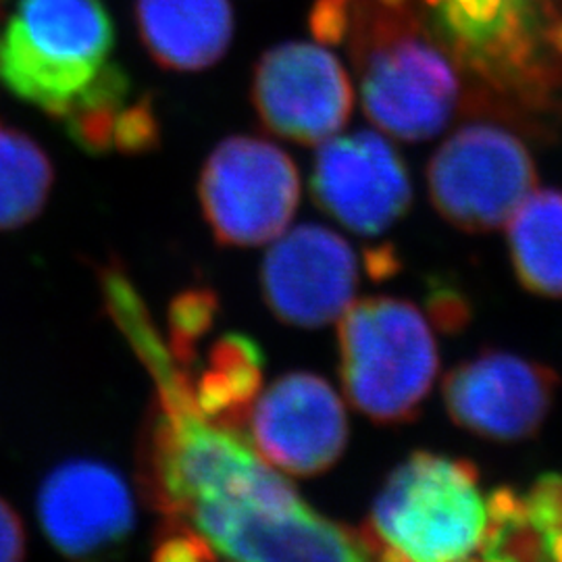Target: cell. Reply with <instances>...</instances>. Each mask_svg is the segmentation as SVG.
<instances>
[{
	"instance_id": "cell-26",
	"label": "cell",
	"mask_w": 562,
	"mask_h": 562,
	"mask_svg": "<svg viewBox=\"0 0 562 562\" xmlns=\"http://www.w3.org/2000/svg\"><path fill=\"white\" fill-rule=\"evenodd\" d=\"M548 46L552 48V53L562 60V15L552 23V27L548 30Z\"/></svg>"
},
{
	"instance_id": "cell-11",
	"label": "cell",
	"mask_w": 562,
	"mask_h": 562,
	"mask_svg": "<svg viewBox=\"0 0 562 562\" xmlns=\"http://www.w3.org/2000/svg\"><path fill=\"white\" fill-rule=\"evenodd\" d=\"M259 278L262 301L281 323L317 329L357 301L361 261L340 234L304 223L273 240Z\"/></svg>"
},
{
	"instance_id": "cell-18",
	"label": "cell",
	"mask_w": 562,
	"mask_h": 562,
	"mask_svg": "<svg viewBox=\"0 0 562 562\" xmlns=\"http://www.w3.org/2000/svg\"><path fill=\"white\" fill-rule=\"evenodd\" d=\"M55 183V169L38 142L0 123V232L34 222Z\"/></svg>"
},
{
	"instance_id": "cell-2",
	"label": "cell",
	"mask_w": 562,
	"mask_h": 562,
	"mask_svg": "<svg viewBox=\"0 0 562 562\" xmlns=\"http://www.w3.org/2000/svg\"><path fill=\"white\" fill-rule=\"evenodd\" d=\"M346 44L362 111L401 142L431 140L457 115L461 71L415 13L413 0H352Z\"/></svg>"
},
{
	"instance_id": "cell-8",
	"label": "cell",
	"mask_w": 562,
	"mask_h": 562,
	"mask_svg": "<svg viewBox=\"0 0 562 562\" xmlns=\"http://www.w3.org/2000/svg\"><path fill=\"white\" fill-rule=\"evenodd\" d=\"M301 173L273 142L232 136L206 157L199 178L204 222L223 246L252 248L276 240L294 220Z\"/></svg>"
},
{
	"instance_id": "cell-5",
	"label": "cell",
	"mask_w": 562,
	"mask_h": 562,
	"mask_svg": "<svg viewBox=\"0 0 562 562\" xmlns=\"http://www.w3.org/2000/svg\"><path fill=\"white\" fill-rule=\"evenodd\" d=\"M477 464L417 450L383 482L359 531L369 559L471 561L480 552L485 501Z\"/></svg>"
},
{
	"instance_id": "cell-21",
	"label": "cell",
	"mask_w": 562,
	"mask_h": 562,
	"mask_svg": "<svg viewBox=\"0 0 562 562\" xmlns=\"http://www.w3.org/2000/svg\"><path fill=\"white\" fill-rule=\"evenodd\" d=\"M425 311L434 327L446 336H459L473 322V304L454 280H429Z\"/></svg>"
},
{
	"instance_id": "cell-16",
	"label": "cell",
	"mask_w": 562,
	"mask_h": 562,
	"mask_svg": "<svg viewBox=\"0 0 562 562\" xmlns=\"http://www.w3.org/2000/svg\"><path fill=\"white\" fill-rule=\"evenodd\" d=\"M506 238L522 288L562 301V190H533L506 222Z\"/></svg>"
},
{
	"instance_id": "cell-25",
	"label": "cell",
	"mask_w": 562,
	"mask_h": 562,
	"mask_svg": "<svg viewBox=\"0 0 562 562\" xmlns=\"http://www.w3.org/2000/svg\"><path fill=\"white\" fill-rule=\"evenodd\" d=\"M546 559L562 562V529L546 533Z\"/></svg>"
},
{
	"instance_id": "cell-1",
	"label": "cell",
	"mask_w": 562,
	"mask_h": 562,
	"mask_svg": "<svg viewBox=\"0 0 562 562\" xmlns=\"http://www.w3.org/2000/svg\"><path fill=\"white\" fill-rule=\"evenodd\" d=\"M157 402L140 446V483L162 521L190 525L236 561H364L359 533L302 501L244 431L196 408L190 371L159 331L134 344Z\"/></svg>"
},
{
	"instance_id": "cell-12",
	"label": "cell",
	"mask_w": 562,
	"mask_h": 562,
	"mask_svg": "<svg viewBox=\"0 0 562 562\" xmlns=\"http://www.w3.org/2000/svg\"><path fill=\"white\" fill-rule=\"evenodd\" d=\"M311 173L313 201L341 227L380 236L408 213L413 181L396 146L378 132L334 136L319 144Z\"/></svg>"
},
{
	"instance_id": "cell-6",
	"label": "cell",
	"mask_w": 562,
	"mask_h": 562,
	"mask_svg": "<svg viewBox=\"0 0 562 562\" xmlns=\"http://www.w3.org/2000/svg\"><path fill=\"white\" fill-rule=\"evenodd\" d=\"M338 322L341 385L350 404L380 425L415 422L440 371L422 308L371 296L352 302Z\"/></svg>"
},
{
	"instance_id": "cell-22",
	"label": "cell",
	"mask_w": 562,
	"mask_h": 562,
	"mask_svg": "<svg viewBox=\"0 0 562 562\" xmlns=\"http://www.w3.org/2000/svg\"><path fill=\"white\" fill-rule=\"evenodd\" d=\"M525 506L529 521L543 536L562 529V473L550 471L531 483L529 492L525 494Z\"/></svg>"
},
{
	"instance_id": "cell-20",
	"label": "cell",
	"mask_w": 562,
	"mask_h": 562,
	"mask_svg": "<svg viewBox=\"0 0 562 562\" xmlns=\"http://www.w3.org/2000/svg\"><path fill=\"white\" fill-rule=\"evenodd\" d=\"M217 315L220 299L209 288H190L171 301L167 346L186 369H192L199 361V341L213 327Z\"/></svg>"
},
{
	"instance_id": "cell-10",
	"label": "cell",
	"mask_w": 562,
	"mask_h": 562,
	"mask_svg": "<svg viewBox=\"0 0 562 562\" xmlns=\"http://www.w3.org/2000/svg\"><path fill=\"white\" fill-rule=\"evenodd\" d=\"M262 125L283 140L323 144L348 125L355 90L340 59L311 42H283L262 55L252 76Z\"/></svg>"
},
{
	"instance_id": "cell-13",
	"label": "cell",
	"mask_w": 562,
	"mask_h": 562,
	"mask_svg": "<svg viewBox=\"0 0 562 562\" xmlns=\"http://www.w3.org/2000/svg\"><path fill=\"white\" fill-rule=\"evenodd\" d=\"M250 442L265 461L292 477H317L348 446V415L322 375L294 371L271 383L248 415Z\"/></svg>"
},
{
	"instance_id": "cell-3",
	"label": "cell",
	"mask_w": 562,
	"mask_h": 562,
	"mask_svg": "<svg viewBox=\"0 0 562 562\" xmlns=\"http://www.w3.org/2000/svg\"><path fill=\"white\" fill-rule=\"evenodd\" d=\"M113 48L102 0H18L0 20V81L46 115L69 120L130 81Z\"/></svg>"
},
{
	"instance_id": "cell-24",
	"label": "cell",
	"mask_w": 562,
	"mask_h": 562,
	"mask_svg": "<svg viewBox=\"0 0 562 562\" xmlns=\"http://www.w3.org/2000/svg\"><path fill=\"white\" fill-rule=\"evenodd\" d=\"M25 527L18 510L0 498V562L21 561L25 557Z\"/></svg>"
},
{
	"instance_id": "cell-9",
	"label": "cell",
	"mask_w": 562,
	"mask_h": 562,
	"mask_svg": "<svg viewBox=\"0 0 562 562\" xmlns=\"http://www.w3.org/2000/svg\"><path fill=\"white\" fill-rule=\"evenodd\" d=\"M559 385L552 367L485 348L446 373L443 406L450 422L477 438L522 442L540 434Z\"/></svg>"
},
{
	"instance_id": "cell-23",
	"label": "cell",
	"mask_w": 562,
	"mask_h": 562,
	"mask_svg": "<svg viewBox=\"0 0 562 562\" xmlns=\"http://www.w3.org/2000/svg\"><path fill=\"white\" fill-rule=\"evenodd\" d=\"M352 0H317L311 9V30L322 44H344L350 25Z\"/></svg>"
},
{
	"instance_id": "cell-4",
	"label": "cell",
	"mask_w": 562,
	"mask_h": 562,
	"mask_svg": "<svg viewBox=\"0 0 562 562\" xmlns=\"http://www.w3.org/2000/svg\"><path fill=\"white\" fill-rule=\"evenodd\" d=\"M413 7L483 97L529 111L557 109L562 60L548 46V30L562 15V0H419Z\"/></svg>"
},
{
	"instance_id": "cell-14",
	"label": "cell",
	"mask_w": 562,
	"mask_h": 562,
	"mask_svg": "<svg viewBox=\"0 0 562 562\" xmlns=\"http://www.w3.org/2000/svg\"><path fill=\"white\" fill-rule=\"evenodd\" d=\"M42 531L69 559L117 554L136 527V504L117 469L78 459L55 467L38 490Z\"/></svg>"
},
{
	"instance_id": "cell-7",
	"label": "cell",
	"mask_w": 562,
	"mask_h": 562,
	"mask_svg": "<svg viewBox=\"0 0 562 562\" xmlns=\"http://www.w3.org/2000/svg\"><path fill=\"white\" fill-rule=\"evenodd\" d=\"M427 194L464 234H492L538 186L529 146L508 127L473 121L452 132L427 162Z\"/></svg>"
},
{
	"instance_id": "cell-19",
	"label": "cell",
	"mask_w": 562,
	"mask_h": 562,
	"mask_svg": "<svg viewBox=\"0 0 562 562\" xmlns=\"http://www.w3.org/2000/svg\"><path fill=\"white\" fill-rule=\"evenodd\" d=\"M477 557L483 561H546V536L529 521L525 496L513 485H498L485 498Z\"/></svg>"
},
{
	"instance_id": "cell-17",
	"label": "cell",
	"mask_w": 562,
	"mask_h": 562,
	"mask_svg": "<svg viewBox=\"0 0 562 562\" xmlns=\"http://www.w3.org/2000/svg\"><path fill=\"white\" fill-rule=\"evenodd\" d=\"M262 362L257 341L241 334L223 336L211 348L199 375L188 369L196 408L209 422L241 431L261 394Z\"/></svg>"
},
{
	"instance_id": "cell-15",
	"label": "cell",
	"mask_w": 562,
	"mask_h": 562,
	"mask_svg": "<svg viewBox=\"0 0 562 562\" xmlns=\"http://www.w3.org/2000/svg\"><path fill=\"white\" fill-rule=\"evenodd\" d=\"M144 48L169 71H202L225 57L234 38L229 0H136Z\"/></svg>"
},
{
	"instance_id": "cell-27",
	"label": "cell",
	"mask_w": 562,
	"mask_h": 562,
	"mask_svg": "<svg viewBox=\"0 0 562 562\" xmlns=\"http://www.w3.org/2000/svg\"><path fill=\"white\" fill-rule=\"evenodd\" d=\"M2 4H4V0H0V15H2Z\"/></svg>"
}]
</instances>
